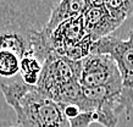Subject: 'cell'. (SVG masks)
I'll return each instance as SVG.
<instances>
[{"mask_svg":"<svg viewBox=\"0 0 133 127\" xmlns=\"http://www.w3.org/2000/svg\"><path fill=\"white\" fill-rule=\"evenodd\" d=\"M79 71L81 60H71L50 51L42 67L37 89L50 98L61 84L75 79L78 81Z\"/></svg>","mask_w":133,"mask_h":127,"instance_id":"52a82bcc","label":"cell"},{"mask_svg":"<svg viewBox=\"0 0 133 127\" xmlns=\"http://www.w3.org/2000/svg\"><path fill=\"white\" fill-rule=\"evenodd\" d=\"M21 127H70L59 103L33 87L11 105Z\"/></svg>","mask_w":133,"mask_h":127,"instance_id":"7a4b0ae2","label":"cell"},{"mask_svg":"<svg viewBox=\"0 0 133 127\" xmlns=\"http://www.w3.org/2000/svg\"><path fill=\"white\" fill-rule=\"evenodd\" d=\"M11 127H17V126H11Z\"/></svg>","mask_w":133,"mask_h":127,"instance_id":"4fadbf2b","label":"cell"},{"mask_svg":"<svg viewBox=\"0 0 133 127\" xmlns=\"http://www.w3.org/2000/svg\"><path fill=\"white\" fill-rule=\"evenodd\" d=\"M89 6H104V0H89Z\"/></svg>","mask_w":133,"mask_h":127,"instance_id":"7c38bea8","label":"cell"},{"mask_svg":"<svg viewBox=\"0 0 133 127\" xmlns=\"http://www.w3.org/2000/svg\"><path fill=\"white\" fill-rule=\"evenodd\" d=\"M85 34L92 42L108 37L120 27V23L114 21L104 6H89L82 15Z\"/></svg>","mask_w":133,"mask_h":127,"instance_id":"ba28073f","label":"cell"},{"mask_svg":"<svg viewBox=\"0 0 133 127\" xmlns=\"http://www.w3.org/2000/svg\"><path fill=\"white\" fill-rule=\"evenodd\" d=\"M69 120L70 127H89L93 122H97V115L94 112H83L79 111V114L75 117H71Z\"/></svg>","mask_w":133,"mask_h":127,"instance_id":"8fae6325","label":"cell"},{"mask_svg":"<svg viewBox=\"0 0 133 127\" xmlns=\"http://www.w3.org/2000/svg\"><path fill=\"white\" fill-rule=\"evenodd\" d=\"M44 39L50 51L71 60H82L89 55L93 43L85 34L82 16L61 22Z\"/></svg>","mask_w":133,"mask_h":127,"instance_id":"277c9868","label":"cell"},{"mask_svg":"<svg viewBox=\"0 0 133 127\" xmlns=\"http://www.w3.org/2000/svg\"><path fill=\"white\" fill-rule=\"evenodd\" d=\"M89 0H60L52 8L46 25L41 29L42 34L46 37L61 22L75 17H81L89 8Z\"/></svg>","mask_w":133,"mask_h":127,"instance_id":"9c48e42d","label":"cell"},{"mask_svg":"<svg viewBox=\"0 0 133 127\" xmlns=\"http://www.w3.org/2000/svg\"><path fill=\"white\" fill-rule=\"evenodd\" d=\"M121 89L111 87H81L76 105L79 111L94 112L97 123L104 127H115L118 122Z\"/></svg>","mask_w":133,"mask_h":127,"instance_id":"5b68a950","label":"cell"},{"mask_svg":"<svg viewBox=\"0 0 133 127\" xmlns=\"http://www.w3.org/2000/svg\"><path fill=\"white\" fill-rule=\"evenodd\" d=\"M50 54L45 39L23 12L0 3V86L21 81L23 59Z\"/></svg>","mask_w":133,"mask_h":127,"instance_id":"6da1fadb","label":"cell"},{"mask_svg":"<svg viewBox=\"0 0 133 127\" xmlns=\"http://www.w3.org/2000/svg\"><path fill=\"white\" fill-rule=\"evenodd\" d=\"M90 54H106L116 62L122 81L120 108L128 115L133 109V27L125 41L108 36L93 42Z\"/></svg>","mask_w":133,"mask_h":127,"instance_id":"3957f363","label":"cell"},{"mask_svg":"<svg viewBox=\"0 0 133 127\" xmlns=\"http://www.w3.org/2000/svg\"><path fill=\"white\" fill-rule=\"evenodd\" d=\"M104 8L114 21L122 25L133 15V0H104Z\"/></svg>","mask_w":133,"mask_h":127,"instance_id":"30bf717a","label":"cell"},{"mask_svg":"<svg viewBox=\"0 0 133 127\" xmlns=\"http://www.w3.org/2000/svg\"><path fill=\"white\" fill-rule=\"evenodd\" d=\"M81 87H111L121 89V75L116 62L106 54H89L81 60Z\"/></svg>","mask_w":133,"mask_h":127,"instance_id":"8992f818","label":"cell"}]
</instances>
